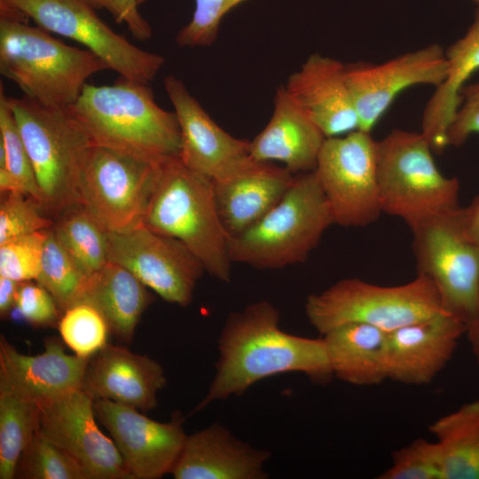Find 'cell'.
Instances as JSON below:
<instances>
[{"mask_svg":"<svg viewBox=\"0 0 479 479\" xmlns=\"http://www.w3.org/2000/svg\"><path fill=\"white\" fill-rule=\"evenodd\" d=\"M0 169H5L8 171L20 192L30 196L40 206L41 193L34 169L10 106L8 96L5 95L2 84L0 87Z\"/></svg>","mask_w":479,"mask_h":479,"instance_id":"33","label":"cell"},{"mask_svg":"<svg viewBox=\"0 0 479 479\" xmlns=\"http://www.w3.org/2000/svg\"><path fill=\"white\" fill-rule=\"evenodd\" d=\"M334 224L314 171L294 175L283 198L241 234L229 238L232 262L259 270L303 263Z\"/></svg>","mask_w":479,"mask_h":479,"instance_id":"5","label":"cell"},{"mask_svg":"<svg viewBox=\"0 0 479 479\" xmlns=\"http://www.w3.org/2000/svg\"><path fill=\"white\" fill-rule=\"evenodd\" d=\"M15 477L25 479H90L83 466L37 430L22 452Z\"/></svg>","mask_w":479,"mask_h":479,"instance_id":"32","label":"cell"},{"mask_svg":"<svg viewBox=\"0 0 479 479\" xmlns=\"http://www.w3.org/2000/svg\"><path fill=\"white\" fill-rule=\"evenodd\" d=\"M388 332L363 323H347L324 334L333 374L346 383L373 386L388 380Z\"/></svg>","mask_w":479,"mask_h":479,"instance_id":"27","label":"cell"},{"mask_svg":"<svg viewBox=\"0 0 479 479\" xmlns=\"http://www.w3.org/2000/svg\"><path fill=\"white\" fill-rule=\"evenodd\" d=\"M4 194L0 204V244L53 226L54 220L43 216L39 204L30 196L19 192Z\"/></svg>","mask_w":479,"mask_h":479,"instance_id":"36","label":"cell"},{"mask_svg":"<svg viewBox=\"0 0 479 479\" xmlns=\"http://www.w3.org/2000/svg\"><path fill=\"white\" fill-rule=\"evenodd\" d=\"M442 454V479H479V400L466 403L429 427Z\"/></svg>","mask_w":479,"mask_h":479,"instance_id":"28","label":"cell"},{"mask_svg":"<svg viewBox=\"0 0 479 479\" xmlns=\"http://www.w3.org/2000/svg\"><path fill=\"white\" fill-rule=\"evenodd\" d=\"M167 381L163 367L151 357L107 343L90 358L82 389L101 398L147 412Z\"/></svg>","mask_w":479,"mask_h":479,"instance_id":"21","label":"cell"},{"mask_svg":"<svg viewBox=\"0 0 479 479\" xmlns=\"http://www.w3.org/2000/svg\"><path fill=\"white\" fill-rule=\"evenodd\" d=\"M51 229L59 244L87 276L108 262V232L82 205L56 217Z\"/></svg>","mask_w":479,"mask_h":479,"instance_id":"30","label":"cell"},{"mask_svg":"<svg viewBox=\"0 0 479 479\" xmlns=\"http://www.w3.org/2000/svg\"><path fill=\"white\" fill-rule=\"evenodd\" d=\"M47 230L0 244V276L19 282L36 280L41 271Z\"/></svg>","mask_w":479,"mask_h":479,"instance_id":"37","label":"cell"},{"mask_svg":"<svg viewBox=\"0 0 479 479\" xmlns=\"http://www.w3.org/2000/svg\"><path fill=\"white\" fill-rule=\"evenodd\" d=\"M270 456L216 422L186 436L171 475L175 479H264Z\"/></svg>","mask_w":479,"mask_h":479,"instance_id":"22","label":"cell"},{"mask_svg":"<svg viewBox=\"0 0 479 479\" xmlns=\"http://www.w3.org/2000/svg\"><path fill=\"white\" fill-rule=\"evenodd\" d=\"M448 72L444 81L428 101L421 121V133L434 153L448 146L447 131L461 103L460 91L479 70V8L466 34L446 51Z\"/></svg>","mask_w":479,"mask_h":479,"instance_id":"26","label":"cell"},{"mask_svg":"<svg viewBox=\"0 0 479 479\" xmlns=\"http://www.w3.org/2000/svg\"><path fill=\"white\" fill-rule=\"evenodd\" d=\"M461 103L447 131L449 145H462L472 134H479V82L465 85Z\"/></svg>","mask_w":479,"mask_h":479,"instance_id":"40","label":"cell"},{"mask_svg":"<svg viewBox=\"0 0 479 479\" xmlns=\"http://www.w3.org/2000/svg\"><path fill=\"white\" fill-rule=\"evenodd\" d=\"M22 318L33 326H50L59 318V308L51 293L39 283H20L16 305Z\"/></svg>","mask_w":479,"mask_h":479,"instance_id":"39","label":"cell"},{"mask_svg":"<svg viewBox=\"0 0 479 479\" xmlns=\"http://www.w3.org/2000/svg\"><path fill=\"white\" fill-rule=\"evenodd\" d=\"M344 68L345 64L340 60L314 53L284 84L295 105L326 137L343 136L359 129Z\"/></svg>","mask_w":479,"mask_h":479,"instance_id":"19","label":"cell"},{"mask_svg":"<svg viewBox=\"0 0 479 479\" xmlns=\"http://www.w3.org/2000/svg\"><path fill=\"white\" fill-rule=\"evenodd\" d=\"M36 404V430L75 458L90 479H134L114 440L98 427L90 393L77 389Z\"/></svg>","mask_w":479,"mask_h":479,"instance_id":"14","label":"cell"},{"mask_svg":"<svg viewBox=\"0 0 479 479\" xmlns=\"http://www.w3.org/2000/svg\"><path fill=\"white\" fill-rule=\"evenodd\" d=\"M473 1L479 5V0H473Z\"/></svg>","mask_w":479,"mask_h":479,"instance_id":"45","label":"cell"},{"mask_svg":"<svg viewBox=\"0 0 479 479\" xmlns=\"http://www.w3.org/2000/svg\"><path fill=\"white\" fill-rule=\"evenodd\" d=\"M41 193V208L53 220L80 206L79 177L91 144L67 108L46 106L25 95L8 96Z\"/></svg>","mask_w":479,"mask_h":479,"instance_id":"6","label":"cell"},{"mask_svg":"<svg viewBox=\"0 0 479 479\" xmlns=\"http://www.w3.org/2000/svg\"><path fill=\"white\" fill-rule=\"evenodd\" d=\"M145 0H140V3ZM246 0H194L191 20L177 34L175 42L180 47H206L217 38L223 18Z\"/></svg>","mask_w":479,"mask_h":479,"instance_id":"38","label":"cell"},{"mask_svg":"<svg viewBox=\"0 0 479 479\" xmlns=\"http://www.w3.org/2000/svg\"><path fill=\"white\" fill-rule=\"evenodd\" d=\"M443 460L436 442L416 438L392 453L391 466L379 479H442Z\"/></svg>","mask_w":479,"mask_h":479,"instance_id":"35","label":"cell"},{"mask_svg":"<svg viewBox=\"0 0 479 479\" xmlns=\"http://www.w3.org/2000/svg\"><path fill=\"white\" fill-rule=\"evenodd\" d=\"M345 79L359 120V129L371 132L397 96L417 84L439 86L446 78L445 51L430 44L381 64H345Z\"/></svg>","mask_w":479,"mask_h":479,"instance_id":"15","label":"cell"},{"mask_svg":"<svg viewBox=\"0 0 479 479\" xmlns=\"http://www.w3.org/2000/svg\"><path fill=\"white\" fill-rule=\"evenodd\" d=\"M467 326L442 311L388 334V380L429 384L452 359Z\"/></svg>","mask_w":479,"mask_h":479,"instance_id":"18","label":"cell"},{"mask_svg":"<svg viewBox=\"0 0 479 479\" xmlns=\"http://www.w3.org/2000/svg\"><path fill=\"white\" fill-rule=\"evenodd\" d=\"M161 161L90 144L79 177L82 206L108 232H124L143 224Z\"/></svg>","mask_w":479,"mask_h":479,"instance_id":"9","label":"cell"},{"mask_svg":"<svg viewBox=\"0 0 479 479\" xmlns=\"http://www.w3.org/2000/svg\"><path fill=\"white\" fill-rule=\"evenodd\" d=\"M59 330L65 343L75 355L90 358L107 342L108 326L92 305L78 302L67 309L59 319Z\"/></svg>","mask_w":479,"mask_h":479,"instance_id":"34","label":"cell"},{"mask_svg":"<svg viewBox=\"0 0 479 479\" xmlns=\"http://www.w3.org/2000/svg\"><path fill=\"white\" fill-rule=\"evenodd\" d=\"M108 261L122 265L166 302L187 306L205 271L180 240L144 224L124 232H108Z\"/></svg>","mask_w":479,"mask_h":479,"instance_id":"13","label":"cell"},{"mask_svg":"<svg viewBox=\"0 0 479 479\" xmlns=\"http://www.w3.org/2000/svg\"><path fill=\"white\" fill-rule=\"evenodd\" d=\"M421 132L393 130L377 141V174L381 212L411 228L459 208V185L444 176Z\"/></svg>","mask_w":479,"mask_h":479,"instance_id":"7","label":"cell"},{"mask_svg":"<svg viewBox=\"0 0 479 479\" xmlns=\"http://www.w3.org/2000/svg\"><path fill=\"white\" fill-rule=\"evenodd\" d=\"M294 177L285 167L251 159L236 172L214 180L216 206L228 238L262 219L283 198Z\"/></svg>","mask_w":479,"mask_h":479,"instance_id":"20","label":"cell"},{"mask_svg":"<svg viewBox=\"0 0 479 479\" xmlns=\"http://www.w3.org/2000/svg\"><path fill=\"white\" fill-rule=\"evenodd\" d=\"M34 401L21 395L0 374V478L12 479L22 452L37 428Z\"/></svg>","mask_w":479,"mask_h":479,"instance_id":"29","label":"cell"},{"mask_svg":"<svg viewBox=\"0 0 479 479\" xmlns=\"http://www.w3.org/2000/svg\"><path fill=\"white\" fill-rule=\"evenodd\" d=\"M442 311L435 285L421 274L394 287L345 279L309 295L305 302L310 323L323 335L347 323L367 324L389 333Z\"/></svg>","mask_w":479,"mask_h":479,"instance_id":"8","label":"cell"},{"mask_svg":"<svg viewBox=\"0 0 479 479\" xmlns=\"http://www.w3.org/2000/svg\"><path fill=\"white\" fill-rule=\"evenodd\" d=\"M325 139L282 84L276 90L269 122L249 141V155L258 161L282 162L293 175L311 172Z\"/></svg>","mask_w":479,"mask_h":479,"instance_id":"24","label":"cell"},{"mask_svg":"<svg viewBox=\"0 0 479 479\" xmlns=\"http://www.w3.org/2000/svg\"><path fill=\"white\" fill-rule=\"evenodd\" d=\"M90 358L67 354L57 338L46 341L43 353L29 356L0 336V374L35 403L82 389Z\"/></svg>","mask_w":479,"mask_h":479,"instance_id":"23","label":"cell"},{"mask_svg":"<svg viewBox=\"0 0 479 479\" xmlns=\"http://www.w3.org/2000/svg\"><path fill=\"white\" fill-rule=\"evenodd\" d=\"M19 281L0 276V316L1 318L9 317L16 305Z\"/></svg>","mask_w":479,"mask_h":479,"instance_id":"42","label":"cell"},{"mask_svg":"<svg viewBox=\"0 0 479 479\" xmlns=\"http://www.w3.org/2000/svg\"><path fill=\"white\" fill-rule=\"evenodd\" d=\"M0 10L78 42L128 80L149 84L165 63L163 56L140 49L114 31L88 0H0Z\"/></svg>","mask_w":479,"mask_h":479,"instance_id":"11","label":"cell"},{"mask_svg":"<svg viewBox=\"0 0 479 479\" xmlns=\"http://www.w3.org/2000/svg\"><path fill=\"white\" fill-rule=\"evenodd\" d=\"M279 322V310L266 300L230 313L218 339L216 373L192 413L279 373H302L317 383L334 377L324 339L286 333Z\"/></svg>","mask_w":479,"mask_h":479,"instance_id":"1","label":"cell"},{"mask_svg":"<svg viewBox=\"0 0 479 479\" xmlns=\"http://www.w3.org/2000/svg\"><path fill=\"white\" fill-rule=\"evenodd\" d=\"M163 84L180 128L177 157L185 167L214 181L236 172L252 159L249 141L224 130L179 78L169 75Z\"/></svg>","mask_w":479,"mask_h":479,"instance_id":"17","label":"cell"},{"mask_svg":"<svg viewBox=\"0 0 479 479\" xmlns=\"http://www.w3.org/2000/svg\"><path fill=\"white\" fill-rule=\"evenodd\" d=\"M461 219L467 234L479 247V195L468 207L461 208Z\"/></svg>","mask_w":479,"mask_h":479,"instance_id":"43","label":"cell"},{"mask_svg":"<svg viewBox=\"0 0 479 479\" xmlns=\"http://www.w3.org/2000/svg\"><path fill=\"white\" fill-rule=\"evenodd\" d=\"M94 410L134 479L171 474L187 436L180 412H174L169 421L159 422L134 407L101 398L94 399Z\"/></svg>","mask_w":479,"mask_h":479,"instance_id":"16","label":"cell"},{"mask_svg":"<svg viewBox=\"0 0 479 479\" xmlns=\"http://www.w3.org/2000/svg\"><path fill=\"white\" fill-rule=\"evenodd\" d=\"M146 287L126 268L108 261L89 276L76 303L95 307L105 318L109 332L130 344L144 310L153 301Z\"/></svg>","mask_w":479,"mask_h":479,"instance_id":"25","label":"cell"},{"mask_svg":"<svg viewBox=\"0 0 479 479\" xmlns=\"http://www.w3.org/2000/svg\"><path fill=\"white\" fill-rule=\"evenodd\" d=\"M143 224L180 240L208 274L230 281L229 238L217 213L213 180L185 167L177 156L161 162Z\"/></svg>","mask_w":479,"mask_h":479,"instance_id":"4","label":"cell"},{"mask_svg":"<svg viewBox=\"0 0 479 479\" xmlns=\"http://www.w3.org/2000/svg\"><path fill=\"white\" fill-rule=\"evenodd\" d=\"M27 18L0 10V72L24 95L56 108H68L87 80L108 69L87 49L66 44Z\"/></svg>","mask_w":479,"mask_h":479,"instance_id":"3","label":"cell"},{"mask_svg":"<svg viewBox=\"0 0 479 479\" xmlns=\"http://www.w3.org/2000/svg\"><path fill=\"white\" fill-rule=\"evenodd\" d=\"M88 278L48 229L35 281L51 293L61 311L78 302Z\"/></svg>","mask_w":479,"mask_h":479,"instance_id":"31","label":"cell"},{"mask_svg":"<svg viewBox=\"0 0 479 479\" xmlns=\"http://www.w3.org/2000/svg\"><path fill=\"white\" fill-rule=\"evenodd\" d=\"M67 109L93 145L153 162L178 156L177 115L157 105L148 84L122 77L111 85L86 83Z\"/></svg>","mask_w":479,"mask_h":479,"instance_id":"2","label":"cell"},{"mask_svg":"<svg viewBox=\"0 0 479 479\" xmlns=\"http://www.w3.org/2000/svg\"><path fill=\"white\" fill-rule=\"evenodd\" d=\"M465 334L479 367V308L473 318L467 323Z\"/></svg>","mask_w":479,"mask_h":479,"instance_id":"44","label":"cell"},{"mask_svg":"<svg viewBox=\"0 0 479 479\" xmlns=\"http://www.w3.org/2000/svg\"><path fill=\"white\" fill-rule=\"evenodd\" d=\"M314 173L328 201L334 224L363 227L381 215L377 141L357 130L326 137Z\"/></svg>","mask_w":479,"mask_h":479,"instance_id":"12","label":"cell"},{"mask_svg":"<svg viewBox=\"0 0 479 479\" xmlns=\"http://www.w3.org/2000/svg\"><path fill=\"white\" fill-rule=\"evenodd\" d=\"M96 9H105L118 24L127 26L134 38L149 40L153 29L138 10L140 0H88Z\"/></svg>","mask_w":479,"mask_h":479,"instance_id":"41","label":"cell"},{"mask_svg":"<svg viewBox=\"0 0 479 479\" xmlns=\"http://www.w3.org/2000/svg\"><path fill=\"white\" fill-rule=\"evenodd\" d=\"M411 230L417 274L433 282L443 310L467 326L479 308V247L464 229L461 208Z\"/></svg>","mask_w":479,"mask_h":479,"instance_id":"10","label":"cell"}]
</instances>
